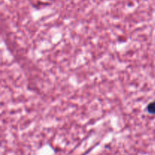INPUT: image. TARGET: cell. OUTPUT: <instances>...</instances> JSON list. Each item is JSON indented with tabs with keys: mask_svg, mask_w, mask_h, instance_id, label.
<instances>
[{
	"mask_svg": "<svg viewBox=\"0 0 155 155\" xmlns=\"http://www.w3.org/2000/svg\"><path fill=\"white\" fill-rule=\"evenodd\" d=\"M148 110L150 114H155V101L151 102L148 106Z\"/></svg>",
	"mask_w": 155,
	"mask_h": 155,
	"instance_id": "cell-1",
	"label": "cell"
}]
</instances>
